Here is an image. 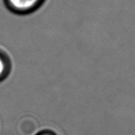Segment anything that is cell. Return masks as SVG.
<instances>
[{"label": "cell", "mask_w": 135, "mask_h": 135, "mask_svg": "<svg viewBox=\"0 0 135 135\" xmlns=\"http://www.w3.org/2000/svg\"><path fill=\"white\" fill-rule=\"evenodd\" d=\"M8 9L17 15H28L35 12L46 0H4Z\"/></svg>", "instance_id": "6da1fadb"}, {"label": "cell", "mask_w": 135, "mask_h": 135, "mask_svg": "<svg viewBox=\"0 0 135 135\" xmlns=\"http://www.w3.org/2000/svg\"><path fill=\"white\" fill-rule=\"evenodd\" d=\"M12 68L10 56L4 48L0 47V82L9 76Z\"/></svg>", "instance_id": "7a4b0ae2"}, {"label": "cell", "mask_w": 135, "mask_h": 135, "mask_svg": "<svg viewBox=\"0 0 135 135\" xmlns=\"http://www.w3.org/2000/svg\"><path fill=\"white\" fill-rule=\"evenodd\" d=\"M35 135H57L55 132L50 129H44L38 132Z\"/></svg>", "instance_id": "3957f363"}]
</instances>
